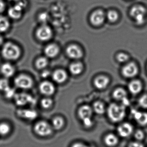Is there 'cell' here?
Instances as JSON below:
<instances>
[{
  "label": "cell",
  "mask_w": 147,
  "mask_h": 147,
  "mask_svg": "<svg viewBox=\"0 0 147 147\" xmlns=\"http://www.w3.org/2000/svg\"><path fill=\"white\" fill-rule=\"evenodd\" d=\"M107 115L112 122L118 123L122 121L126 115V108L123 105L112 103L107 109Z\"/></svg>",
  "instance_id": "obj_1"
},
{
  "label": "cell",
  "mask_w": 147,
  "mask_h": 147,
  "mask_svg": "<svg viewBox=\"0 0 147 147\" xmlns=\"http://www.w3.org/2000/svg\"><path fill=\"white\" fill-rule=\"evenodd\" d=\"M1 53L5 59L15 61L19 58L21 55V51L16 45L11 42H7L3 46Z\"/></svg>",
  "instance_id": "obj_2"
},
{
  "label": "cell",
  "mask_w": 147,
  "mask_h": 147,
  "mask_svg": "<svg viewBox=\"0 0 147 147\" xmlns=\"http://www.w3.org/2000/svg\"><path fill=\"white\" fill-rule=\"evenodd\" d=\"M129 13L131 17L138 25H142L145 23L147 10L142 5L133 6L130 10Z\"/></svg>",
  "instance_id": "obj_3"
},
{
  "label": "cell",
  "mask_w": 147,
  "mask_h": 147,
  "mask_svg": "<svg viewBox=\"0 0 147 147\" xmlns=\"http://www.w3.org/2000/svg\"><path fill=\"white\" fill-rule=\"evenodd\" d=\"M34 129L36 134L42 137L50 136L53 131V128L51 125L44 121L37 122L35 124Z\"/></svg>",
  "instance_id": "obj_4"
},
{
  "label": "cell",
  "mask_w": 147,
  "mask_h": 147,
  "mask_svg": "<svg viewBox=\"0 0 147 147\" xmlns=\"http://www.w3.org/2000/svg\"><path fill=\"white\" fill-rule=\"evenodd\" d=\"M14 83L18 88L22 89H28L31 88L33 82L31 77L26 75L21 74L14 79Z\"/></svg>",
  "instance_id": "obj_5"
},
{
  "label": "cell",
  "mask_w": 147,
  "mask_h": 147,
  "mask_svg": "<svg viewBox=\"0 0 147 147\" xmlns=\"http://www.w3.org/2000/svg\"><path fill=\"white\" fill-rule=\"evenodd\" d=\"M106 19V13L101 9H97L93 12L90 17L91 24L95 26L103 24Z\"/></svg>",
  "instance_id": "obj_6"
},
{
  "label": "cell",
  "mask_w": 147,
  "mask_h": 147,
  "mask_svg": "<svg viewBox=\"0 0 147 147\" xmlns=\"http://www.w3.org/2000/svg\"><path fill=\"white\" fill-rule=\"evenodd\" d=\"M37 38L41 41H49L52 36V30L50 27L45 24L39 27L36 32Z\"/></svg>",
  "instance_id": "obj_7"
},
{
  "label": "cell",
  "mask_w": 147,
  "mask_h": 147,
  "mask_svg": "<svg viewBox=\"0 0 147 147\" xmlns=\"http://www.w3.org/2000/svg\"><path fill=\"white\" fill-rule=\"evenodd\" d=\"M138 69L136 63H129L124 66L122 68V73L124 77L131 78L135 77L138 74Z\"/></svg>",
  "instance_id": "obj_8"
},
{
  "label": "cell",
  "mask_w": 147,
  "mask_h": 147,
  "mask_svg": "<svg viewBox=\"0 0 147 147\" xmlns=\"http://www.w3.org/2000/svg\"><path fill=\"white\" fill-rule=\"evenodd\" d=\"M67 55L71 59L78 60L83 56V53L80 47L76 45H69L66 49Z\"/></svg>",
  "instance_id": "obj_9"
},
{
  "label": "cell",
  "mask_w": 147,
  "mask_h": 147,
  "mask_svg": "<svg viewBox=\"0 0 147 147\" xmlns=\"http://www.w3.org/2000/svg\"><path fill=\"white\" fill-rule=\"evenodd\" d=\"M113 97L114 99L121 101L122 105L125 107L129 105V101L127 97V93L123 88H119L115 89L113 93Z\"/></svg>",
  "instance_id": "obj_10"
},
{
  "label": "cell",
  "mask_w": 147,
  "mask_h": 147,
  "mask_svg": "<svg viewBox=\"0 0 147 147\" xmlns=\"http://www.w3.org/2000/svg\"><path fill=\"white\" fill-rule=\"evenodd\" d=\"M14 98L15 103L20 106H23L33 102L32 97L25 93L16 94Z\"/></svg>",
  "instance_id": "obj_11"
},
{
  "label": "cell",
  "mask_w": 147,
  "mask_h": 147,
  "mask_svg": "<svg viewBox=\"0 0 147 147\" xmlns=\"http://www.w3.org/2000/svg\"><path fill=\"white\" fill-rule=\"evenodd\" d=\"M40 92L45 96H51L54 94L55 91V86L51 82L48 81H43L39 85Z\"/></svg>",
  "instance_id": "obj_12"
},
{
  "label": "cell",
  "mask_w": 147,
  "mask_h": 147,
  "mask_svg": "<svg viewBox=\"0 0 147 147\" xmlns=\"http://www.w3.org/2000/svg\"><path fill=\"white\" fill-rule=\"evenodd\" d=\"M133 131V126L129 123H123L118 127V133L122 137H128L132 134Z\"/></svg>",
  "instance_id": "obj_13"
},
{
  "label": "cell",
  "mask_w": 147,
  "mask_h": 147,
  "mask_svg": "<svg viewBox=\"0 0 147 147\" xmlns=\"http://www.w3.org/2000/svg\"><path fill=\"white\" fill-rule=\"evenodd\" d=\"M131 113L137 123L141 125L144 126L147 125V113L139 111L135 109L132 110Z\"/></svg>",
  "instance_id": "obj_14"
},
{
  "label": "cell",
  "mask_w": 147,
  "mask_h": 147,
  "mask_svg": "<svg viewBox=\"0 0 147 147\" xmlns=\"http://www.w3.org/2000/svg\"><path fill=\"white\" fill-rule=\"evenodd\" d=\"M24 7L20 3H18L14 6L11 7L8 10L9 17L14 20L19 19L22 15V11Z\"/></svg>",
  "instance_id": "obj_15"
},
{
  "label": "cell",
  "mask_w": 147,
  "mask_h": 147,
  "mask_svg": "<svg viewBox=\"0 0 147 147\" xmlns=\"http://www.w3.org/2000/svg\"><path fill=\"white\" fill-rule=\"evenodd\" d=\"M110 79L105 76H98L94 79V86L99 90L105 89L110 83Z\"/></svg>",
  "instance_id": "obj_16"
},
{
  "label": "cell",
  "mask_w": 147,
  "mask_h": 147,
  "mask_svg": "<svg viewBox=\"0 0 147 147\" xmlns=\"http://www.w3.org/2000/svg\"><path fill=\"white\" fill-rule=\"evenodd\" d=\"M93 110L92 108L87 105L81 107L78 110V114L82 120L86 119L92 118Z\"/></svg>",
  "instance_id": "obj_17"
},
{
  "label": "cell",
  "mask_w": 147,
  "mask_h": 147,
  "mask_svg": "<svg viewBox=\"0 0 147 147\" xmlns=\"http://www.w3.org/2000/svg\"><path fill=\"white\" fill-rule=\"evenodd\" d=\"M68 75L66 71L63 69L55 70L52 74V80L58 84H61L67 80Z\"/></svg>",
  "instance_id": "obj_18"
},
{
  "label": "cell",
  "mask_w": 147,
  "mask_h": 147,
  "mask_svg": "<svg viewBox=\"0 0 147 147\" xmlns=\"http://www.w3.org/2000/svg\"><path fill=\"white\" fill-rule=\"evenodd\" d=\"M128 89L131 94L133 95L139 94L142 89V84L138 80L131 81L128 85Z\"/></svg>",
  "instance_id": "obj_19"
},
{
  "label": "cell",
  "mask_w": 147,
  "mask_h": 147,
  "mask_svg": "<svg viewBox=\"0 0 147 147\" xmlns=\"http://www.w3.org/2000/svg\"><path fill=\"white\" fill-rule=\"evenodd\" d=\"M59 51V48L57 45L54 44H51L45 47L44 52L47 57L54 58L58 55Z\"/></svg>",
  "instance_id": "obj_20"
},
{
  "label": "cell",
  "mask_w": 147,
  "mask_h": 147,
  "mask_svg": "<svg viewBox=\"0 0 147 147\" xmlns=\"http://www.w3.org/2000/svg\"><path fill=\"white\" fill-rule=\"evenodd\" d=\"M1 74L6 78H10L14 75L15 72L13 66L9 63H5L1 67Z\"/></svg>",
  "instance_id": "obj_21"
},
{
  "label": "cell",
  "mask_w": 147,
  "mask_h": 147,
  "mask_svg": "<svg viewBox=\"0 0 147 147\" xmlns=\"http://www.w3.org/2000/svg\"><path fill=\"white\" fill-rule=\"evenodd\" d=\"M83 65L82 63L79 62L73 63L69 67L70 73L73 75L77 76L80 74L83 70Z\"/></svg>",
  "instance_id": "obj_22"
},
{
  "label": "cell",
  "mask_w": 147,
  "mask_h": 147,
  "mask_svg": "<svg viewBox=\"0 0 147 147\" xmlns=\"http://www.w3.org/2000/svg\"><path fill=\"white\" fill-rule=\"evenodd\" d=\"M18 113L20 117L29 120H32L37 117V113L33 110H20Z\"/></svg>",
  "instance_id": "obj_23"
},
{
  "label": "cell",
  "mask_w": 147,
  "mask_h": 147,
  "mask_svg": "<svg viewBox=\"0 0 147 147\" xmlns=\"http://www.w3.org/2000/svg\"><path fill=\"white\" fill-rule=\"evenodd\" d=\"M119 140L118 138L114 134L110 133L106 136L105 138V142L107 145L110 147L116 146Z\"/></svg>",
  "instance_id": "obj_24"
},
{
  "label": "cell",
  "mask_w": 147,
  "mask_h": 147,
  "mask_svg": "<svg viewBox=\"0 0 147 147\" xmlns=\"http://www.w3.org/2000/svg\"><path fill=\"white\" fill-rule=\"evenodd\" d=\"M64 125V121L63 118L61 117H57L52 119L51 125L53 129L56 130H59L63 127Z\"/></svg>",
  "instance_id": "obj_25"
},
{
  "label": "cell",
  "mask_w": 147,
  "mask_h": 147,
  "mask_svg": "<svg viewBox=\"0 0 147 147\" xmlns=\"http://www.w3.org/2000/svg\"><path fill=\"white\" fill-rule=\"evenodd\" d=\"M92 109L93 111L98 115H102L105 112V107L103 102L97 101L94 103Z\"/></svg>",
  "instance_id": "obj_26"
},
{
  "label": "cell",
  "mask_w": 147,
  "mask_h": 147,
  "mask_svg": "<svg viewBox=\"0 0 147 147\" xmlns=\"http://www.w3.org/2000/svg\"><path fill=\"white\" fill-rule=\"evenodd\" d=\"M106 18L111 23L117 22L119 18V14L117 11L111 10L106 13Z\"/></svg>",
  "instance_id": "obj_27"
},
{
  "label": "cell",
  "mask_w": 147,
  "mask_h": 147,
  "mask_svg": "<svg viewBox=\"0 0 147 147\" xmlns=\"http://www.w3.org/2000/svg\"><path fill=\"white\" fill-rule=\"evenodd\" d=\"M10 27L9 20L5 17L0 16V32L7 31Z\"/></svg>",
  "instance_id": "obj_28"
},
{
  "label": "cell",
  "mask_w": 147,
  "mask_h": 147,
  "mask_svg": "<svg viewBox=\"0 0 147 147\" xmlns=\"http://www.w3.org/2000/svg\"><path fill=\"white\" fill-rule=\"evenodd\" d=\"M49 64V61L46 57H41L38 58L36 61V67L39 69H42L45 68Z\"/></svg>",
  "instance_id": "obj_29"
},
{
  "label": "cell",
  "mask_w": 147,
  "mask_h": 147,
  "mask_svg": "<svg viewBox=\"0 0 147 147\" xmlns=\"http://www.w3.org/2000/svg\"><path fill=\"white\" fill-rule=\"evenodd\" d=\"M11 127L7 123H0V135L6 136L10 132Z\"/></svg>",
  "instance_id": "obj_30"
},
{
  "label": "cell",
  "mask_w": 147,
  "mask_h": 147,
  "mask_svg": "<svg viewBox=\"0 0 147 147\" xmlns=\"http://www.w3.org/2000/svg\"><path fill=\"white\" fill-rule=\"evenodd\" d=\"M53 104V100L50 98H44L41 100V106L45 109H49L52 106Z\"/></svg>",
  "instance_id": "obj_31"
},
{
  "label": "cell",
  "mask_w": 147,
  "mask_h": 147,
  "mask_svg": "<svg viewBox=\"0 0 147 147\" xmlns=\"http://www.w3.org/2000/svg\"><path fill=\"white\" fill-rule=\"evenodd\" d=\"M116 59L119 62L123 63L128 61L129 59V56L126 53L120 52L117 55Z\"/></svg>",
  "instance_id": "obj_32"
},
{
  "label": "cell",
  "mask_w": 147,
  "mask_h": 147,
  "mask_svg": "<svg viewBox=\"0 0 147 147\" xmlns=\"http://www.w3.org/2000/svg\"><path fill=\"white\" fill-rule=\"evenodd\" d=\"M10 87L9 82L6 79L0 80V90L5 92Z\"/></svg>",
  "instance_id": "obj_33"
},
{
  "label": "cell",
  "mask_w": 147,
  "mask_h": 147,
  "mask_svg": "<svg viewBox=\"0 0 147 147\" xmlns=\"http://www.w3.org/2000/svg\"><path fill=\"white\" fill-rule=\"evenodd\" d=\"M138 104L140 106L144 108H147V94L143 95L138 100Z\"/></svg>",
  "instance_id": "obj_34"
},
{
  "label": "cell",
  "mask_w": 147,
  "mask_h": 147,
  "mask_svg": "<svg viewBox=\"0 0 147 147\" xmlns=\"http://www.w3.org/2000/svg\"><path fill=\"white\" fill-rule=\"evenodd\" d=\"M4 92H5L6 97L7 98H9L14 97L16 94L15 90L13 88H11V87L7 90H6Z\"/></svg>",
  "instance_id": "obj_35"
},
{
  "label": "cell",
  "mask_w": 147,
  "mask_h": 147,
  "mask_svg": "<svg viewBox=\"0 0 147 147\" xmlns=\"http://www.w3.org/2000/svg\"><path fill=\"white\" fill-rule=\"evenodd\" d=\"M83 122V124L86 128H89L92 127L93 125V122L92 118L86 119L82 120Z\"/></svg>",
  "instance_id": "obj_36"
},
{
  "label": "cell",
  "mask_w": 147,
  "mask_h": 147,
  "mask_svg": "<svg viewBox=\"0 0 147 147\" xmlns=\"http://www.w3.org/2000/svg\"><path fill=\"white\" fill-rule=\"evenodd\" d=\"M134 136L135 138L138 141H142L144 138V133L142 130H138L135 132Z\"/></svg>",
  "instance_id": "obj_37"
},
{
  "label": "cell",
  "mask_w": 147,
  "mask_h": 147,
  "mask_svg": "<svg viewBox=\"0 0 147 147\" xmlns=\"http://www.w3.org/2000/svg\"><path fill=\"white\" fill-rule=\"evenodd\" d=\"M38 19L41 23H43V24H45L44 23H46L49 20V15L47 14V13H41L39 15Z\"/></svg>",
  "instance_id": "obj_38"
},
{
  "label": "cell",
  "mask_w": 147,
  "mask_h": 147,
  "mask_svg": "<svg viewBox=\"0 0 147 147\" xmlns=\"http://www.w3.org/2000/svg\"><path fill=\"white\" fill-rule=\"evenodd\" d=\"M143 144H142L139 142H133L129 144V146L130 147H141L143 146Z\"/></svg>",
  "instance_id": "obj_39"
},
{
  "label": "cell",
  "mask_w": 147,
  "mask_h": 147,
  "mask_svg": "<svg viewBox=\"0 0 147 147\" xmlns=\"http://www.w3.org/2000/svg\"><path fill=\"white\" fill-rule=\"evenodd\" d=\"M5 7V3L3 1L0 0V13L4 11Z\"/></svg>",
  "instance_id": "obj_40"
},
{
  "label": "cell",
  "mask_w": 147,
  "mask_h": 147,
  "mask_svg": "<svg viewBox=\"0 0 147 147\" xmlns=\"http://www.w3.org/2000/svg\"><path fill=\"white\" fill-rule=\"evenodd\" d=\"M50 75V73L49 71H48V70L44 71L42 74V76L43 77H44V78L48 77V76H49Z\"/></svg>",
  "instance_id": "obj_41"
},
{
  "label": "cell",
  "mask_w": 147,
  "mask_h": 147,
  "mask_svg": "<svg viewBox=\"0 0 147 147\" xmlns=\"http://www.w3.org/2000/svg\"><path fill=\"white\" fill-rule=\"evenodd\" d=\"M74 146H75V147H83V146H86V145L82 143H77L74 145Z\"/></svg>",
  "instance_id": "obj_42"
},
{
  "label": "cell",
  "mask_w": 147,
  "mask_h": 147,
  "mask_svg": "<svg viewBox=\"0 0 147 147\" xmlns=\"http://www.w3.org/2000/svg\"><path fill=\"white\" fill-rule=\"evenodd\" d=\"M3 42V39L2 37L0 36V46L2 44Z\"/></svg>",
  "instance_id": "obj_43"
},
{
  "label": "cell",
  "mask_w": 147,
  "mask_h": 147,
  "mask_svg": "<svg viewBox=\"0 0 147 147\" xmlns=\"http://www.w3.org/2000/svg\"><path fill=\"white\" fill-rule=\"evenodd\" d=\"M10 1H18V0H10Z\"/></svg>",
  "instance_id": "obj_44"
}]
</instances>
